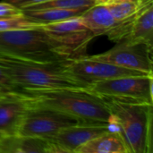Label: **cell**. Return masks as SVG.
<instances>
[{"label":"cell","instance_id":"cell-22","mask_svg":"<svg viewBox=\"0 0 153 153\" xmlns=\"http://www.w3.org/2000/svg\"><path fill=\"white\" fill-rule=\"evenodd\" d=\"M4 2L9 3L20 9H23L27 6L35 4H39V3H42L45 1H48V0H2Z\"/></svg>","mask_w":153,"mask_h":153},{"label":"cell","instance_id":"cell-23","mask_svg":"<svg viewBox=\"0 0 153 153\" xmlns=\"http://www.w3.org/2000/svg\"><path fill=\"white\" fill-rule=\"evenodd\" d=\"M109 0H96V3H102V4H105L107 2H108Z\"/></svg>","mask_w":153,"mask_h":153},{"label":"cell","instance_id":"cell-1","mask_svg":"<svg viewBox=\"0 0 153 153\" xmlns=\"http://www.w3.org/2000/svg\"><path fill=\"white\" fill-rule=\"evenodd\" d=\"M23 92L30 102L62 111L77 118L80 122L115 126L105 99L89 89L28 90Z\"/></svg>","mask_w":153,"mask_h":153},{"label":"cell","instance_id":"cell-3","mask_svg":"<svg viewBox=\"0 0 153 153\" xmlns=\"http://www.w3.org/2000/svg\"><path fill=\"white\" fill-rule=\"evenodd\" d=\"M0 55L39 62L62 61L84 54L49 36L40 26L0 32Z\"/></svg>","mask_w":153,"mask_h":153},{"label":"cell","instance_id":"cell-12","mask_svg":"<svg viewBox=\"0 0 153 153\" xmlns=\"http://www.w3.org/2000/svg\"><path fill=\"white\" fill-rule=\"evenodd\" d=\"M153 0H143L132 16L130 31L125 42L143 43L152 48Z\"/></svg>","mask_w":153,"mask_h":153},{"label":"cell","instance_id":"cell-15","mask_svg":"<svg viewBox=\"0 0 153 153\" xmlns=\"http://www.w3.org/2000/svg\"><path fill=\"white\" fill-rule=\"evenodd\" d=\"M75 153H128V150L121 134L110 130L87 142Z\"/></svg>","mask_w":153,"mask_h":153},{"label":"cell","instance_id":"cell-10","mask_svg":"<svg viewBox=\"0 0 153 153\" xmlns=\"http://www.w3.org/2000/svg\"><path fill=\"white\" fill-rule=\"evenodd\" d=\"M53 39L69 46L85 55L87 45L95 38V34L88 29L81 17L71 18L58 22L40 25Z\"/></svg>","mask_w":153,"mask_h":153},{"label":"cell","instance_id":"cell-17","mask_svg":"<svg viewBox=\"0 0 153 153\" xmlns=\"http://www.w3.org/2000/svg\"><path fill=\"white\" fill-rule=\"evenodd\" d=\"M96 4V0H48L27 6L22 10L43 9H87Z\"/></svg>","mask_w":153,"mask_h":153},{"label":"cell","instance_id":"cell-24","mask_svg":"<svg viewBox=\"0 0 153 153\" xmlns=\"http://www.w3.org/2000/svg\"><path fill=\"white\" fill-rule=\"evenodd\" d=\"M5 91H4V90L0 89V95H1V94H3V93H4V92H5Z\"/></svg>","mask_w":153,"mask_h":153},{"label":"cell","instance_id":"cell-21","mask_svg":"<svg viewBox=\"0 0 153 153\" xmlns=\"http://www.w3.org/2000/svg\"><path fill=\"white\" fill-rule=\"evenodd\" d=\"M0 89L6 91L23 92L13 83V82L8 76V74L1 67H0Z\"/></svg>","mask_w":153,"mask_h":153},{"label":"cell","instance_id":"cell-5","mask_svg":"<svg viewBox=\"0 0 153 153\" xmlns=\"http://www.w3.org/2000/svg\"><path fill=\"white\" fill-rule=\"evenodd\" d=\"M78 123L77 118L66 113L30 101L17 134L51 140L63 128Z\"/></svg>","mask_w":153,"mask_h":153},{"label":"cell","instance_id":"cell-20","mask_svg":"<svg viewBox=\"0 0 153 153\" xmlns=\"http://www.w3.org/2000/svg\"><path fill=\"white\" fill-rule=\"evenodd\" d=\"M22 10L4 1L0 2V18H8L22 15Z\"/></svg>","mask_w":153,"mask_h":153},{"label":"cell","instance_id":"cell-19","mask_svg":"<svg viewBox=\"0 0 153 153\" xmlns=\"http://www.w3.org/2000/svg\"><path fill=\"white\" fill-rule=\"evenodd\" d=\"M40 25L28 20L24 14L8 18H0V32L1 31H9L16 30H27V29H35Z\"/></svg>","mask_w":153,"mask_h":153},{"label":"cell","instance_id":"cell-8","mask_svg":"<svg viewBox=\"0 0 153 153\" xmlns=\"http://www.w3.org/2000/svg\"><path fill=\"white\" fill-rule=\"evenodd\" d=\"M152 53V48L146 44L123 41L104 53L90 56L126 69L153 74Z\"/></svg>","mask_w":153,"mask_h":153},{"label":"cell","instance_id":"cell-7","mask_svg":"<svg viewBox=\"0 0 153 153\" xmlns=\"http://www.w3.org/2000/svg\"><path fill=\"white\" fill-rule=\"evenodd\" d=\"M66 70L73 76L89 85V87L94 82L123 76L153 74L120 67L107 62L94 59L87 55L68 59L66 63Z\"/></svg>","mask_w":153,"mask_h":153},{"label":"cell","instance_id":"cell-14","mask_svg":"<svg viewBox=\"0 0 153 153\" xmlns=\"http://www.w3.org/2000/svg\"><path fill=\"white\" fill-rule=\"evenodd\" d=\"M80 17L96 37L106 35L120 22L113 16L108 6L102 3H96L89 7Z\"/></svg>","mask_w":153,"mask_h":153},{"label":"cell","instance_id":"cell-4","mask_svg":"<svg viewBox=\"0 0 153 153\" xmlns=\"http://www.w3.org/2000/svg\"><path fill=\"white\" fill-rule=\"evenodd\" d=\"M104 99L128 153L152 152V104Z\"/></svg>","mask_w":153,"mask_h":153},{"label":"cell","instance_id":"cell-6","mask_svg":"<svg viewBox=\"0 0 153 153\" xmlns=\"http://www.w3.org/2000/svg\"><path fill=\"white\" fill-rule=\"evenodd\" d=\"M153 74L123 76L91 83L89 90L104 97L152 104Z\"/></svg>","mask_w":153,"mask_h":153},{"label":"cell","instance_id":"cell-11","mask_svg":"<svg viewBox=\"0 0 153 153\" xmlns=\"http://www.w3.org/2000/svg\"><path fill=\"white\" fill-rule=\"evenodd\" d=\"M29 106L24 92L5 91L0 95V138L18 134Z\"/></svg>","mask_w":153,"mask_h":153},{"label":"cell","instance_id":"cell-18","mask_svg":"<svg viewBox=\"0 0 153 153\" xmlns=\"http://www.w3.org/2000/svg\"><path fill=\"white\" fill-rule=\"evenodd\" d=\"M143 0H109L105 3L113 16L122 21L134 15L139 9Z\"/></svg>","mask_w":153,"mask_h":153},{"label":"cell","instance_id":"cell-13","mask_svg":"<svg viewBox=\"0 0 153 153\" xmlns=\"http://www.w3.org/2000/svg\"><path fill=\"white\" fill-rule=\"evenodd\" d=\"M0 153H52L49 140L14 134L0 138Z\"/></svg>","mask_w":153,"mask_h":153},{"label":"cell","instance_id":"cell-9","mask_svg":"<svg viewBox=\"0 0 153 153\" xmlns=\"http://www.w3.org/2000/svg\"><path fill=\"white\" fill-rule=\"evenodd\" d=\"M110 130L117 131V128L110 124L84 122L65 127L49 140L52 153L75 152L87 142Z\"/></svg>","mask_w":153,"mask_h":153},{"label":"cell","instance_id":"cell-16","mask_svg":"<svg viewBox=\"0 0 153 153\" xmlns=\"http://www.w3.org/2000/svg\"><path fill=\"white\" fill-rule=\"evenodd\" d=\"M88 9V8H87ZM86 9H43V10H22L24 16L39 24H48L80 17Z\"/></svg>","mask_w":153,"mask_h":153},{"label":"cell","instance_id":"cell-2","mask_svg":"<svg viewBox=\"0 0 153 153\" xmlns=\"http://www.w3.org/2000/svg\"><path fill=\"white\" fill-rule=\"evenodd\" d=\"M68 59L39 62L0 55V67L21 91L64 88L89 89L66 70Z\"/></svg>","mask_w":153,"mask_h":153}]
</instances>
